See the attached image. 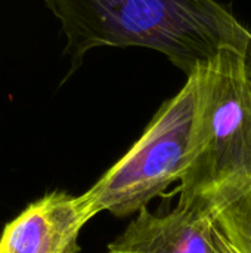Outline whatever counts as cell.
I'll use <instances>...</instances> for the list:
<instances>
[{
  "label": "cell",
  "mask_w": 251,
  "mask_h": 253,
  "mask_svg": "<svg viewBox=\"0 0 251 253\" xmlns=\"http://www.w3.org/2000/svg\"><path fill=\"white\" fill-rule=\"evenodd\" d=\"M96 215L87 193L50 191L4 225L0 253H78V236Z\"/></svg>",
  "instance_id": "4"
},
{
  "label": "cell",
  "mask_w": 251,
  "mask_h": 253,
  "mask_svg": "<svg viewBox=\"0 0 251 253\" xmlns=\"http://www.w3.org/2000/svg\"><path fill=\"white\" fill-rule=\"evenodd\" d=\"M195 159L180 182V200L217 212L251 187V77L247 50L226 46L194 73Z\"/></svg>",
  "instance_id": "2"
},
{
  "label": "cell",
  "mask_w": 251,
  "mask_h": 253,
  "mask_svg": "<svg viewBox=\"0 0 251 253\" xmlns=\"http://www.w3.org/2000/svg\"><path fill=\"white\" fill-rule=\"evenodd\" d=\"M215 240H216V246H217V253H240L235 251L225 239L223 236L216 230V224H215Z\"/></svg>",
  "instance_id": "7"
},
{
  "label": "cell",
  "mask_w": 251,
  "mask_h": 253,
  "mask_svg": "<svg viewBox=\"0 0 251 253\" xmlns=\"http://www.w3.org/2000/svg\"><path fill=\"white\" fill-rule=\"evenodd\" d=\"M216 230L240 253H251V187L216 215Z\"/></svg>",
  "instance_id": "6"
},
{
  "label": "cell",
  "mask_w": 251,
  "mask_h": 253,
  "mask_svg": "<svg viewBox=\"0 0 251 253\" xmlns=\"http://www.w3.org/2000/svg\"><path fill=\"white\" fill-rule=\"evenodd\" d=\"M61 24L75 71L96 47H148L186 77L226 46L247 50L251 31L216 0H43Z\"/></svg>",
  "instance_id": "1"
},
{
  "label": "cell",
  "mask_w": 251,
  "mask_h": 253,
  "mask_svg": "<svg viewBox=\"0 0 251 253\" xmlns=\"http://www.w3.org/2000/svg\"><path fill=\"white\" fill-rule=\"evenodd\" d=\"M247 67H249V73H250L251 77V44L249 46V49H247Z\"/></svg>",
  "instance_id": "8"
},
{
  "label": "cell",
  "mask_w": 251,
  "mask_h": 253,
  "mask_svg": "<svg viewBox=\"0 0 251 253\" xmlns=\"http://www.w3.org/2000/svg\"><path fill=\"white\" fill-rule=\"evenodd\" d=\"M216 212L198 200H180L157 215L148 208L108 245L107 253H217Z\"/></svg>",
  "instance_id": "5"
},
{
  "label": "cell",
  "mask_w": 251,
  "mask_h": 253,
  "mask_svg": "<svg viewBox=\"0 0 251 253\" xmlns=\"http://www.w3.org/2000/svg\"><path fill=\"white\" fill-rule=\"evenodd\" d=\"M195 108L197 79L191 74L130 150L86 191L98 213H138L169 185L182 182L197 151Z\"/></svg>",
  "instance_id": "3"
}]
</instances>
